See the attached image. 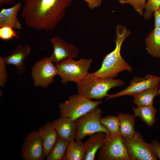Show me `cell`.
Instances as JSON below:
<instances>
[{"label":"cell","instance_id":"cell-1","mask_svg":"<svg viewBox=\"0 0 160 160\" xmlns=\"http://www.w3.org/2000/svg\"><path fill=\"white\" fill-rule=\"evenodd\" d=\"M73 0H24L21 15L26 24L37 31L55 28Z\"/></svg>","mask_w":160,"mask_h":160},{"label":"cell","instance_id":"cell-2","mask_svg":"<svg viewBox=\"0 0 160 160\" xmlns=\"http://www.w3.org/2000/svg\"><path fill=\"white\" fill-rule=\"evenodd\" d=\"M116 38L114 50L106 55L103 61L100 68L94 72L97 77L105 79H113L119 73L124 71L130 72L132 67L121 57L120 51L122 43L130 34V32L125 26L121 25L116 27Z\"/></svg>","mask_w":160,"mask_h":160},{"label":"cell","instance_id":"cell-3","mask_svg":"<svg viewBox=\"0 0 160 160\" xmlns=\"http://www.w3.org/2000/svg\"><path fill=\"white\" fill-rule=\"evenodd\" d=\"M124 83L121 79H105L91 73L77 84L76 87L78 94L90 100H100L108 95V92L111 89L121 86Z\"/></svg>","mask_w":160,"mask_h":160},{"label":"cell","instance_id":"cell-4","mask_svg":"<svg viewBox=\"0 0 160 160\" xmlns=\"http://www.w3.org/2000/svg\"><path fill=\"white\" fill-rule=\"evenodd\" d=\"M92 62V58L81 57L77 61L70 59L56 64L61 82L65 84L69 81L79 83L88 73Z\"/></svg>","mask_w":160,"mask_h":160},{"label":"cell","instance_id":"cell-5","mask_svg":"<svg viewBox=\"0 0 160 160\" xmlns=\"http://www.w3.org/2000/svg\"><path fill=\"white\" fill-rule=\"evenodd\" d=\"M102 102L92 101L78 94L71 95L67 100L58 105L60 117L75 121Z\"/></svg>","mask_w":160,"mask_h":160},{"label":"cell","instance_id":"cell-6","mask_svg":"<svg viewBox=\"0 0 160 160\" xmlns=\"http://www.w3.org/2000/svg\"><path fill=\"white\" fill-rule=\"evenodd\" d=\"M102 113L97 106L75 120L77 126L76 141H82L86 136L99 132H105L107 136L110 135L108 130L101 123Z\"/></svg>","mask_w":160,"mask_h":160},{"label":"cell","instance_id":"cell-7","mask_svg":"<svg viewBox=\"0 0 160 160\" xmlns=\"http://www.w3.org/2000/svg\"><path fill=\"white\" fill-rule=\"evenodd\" d=\"M97 157L99 160H131L119 133L106 136Z\"/></svg>","mask_w":160,"mask_h":160},{"label":"cell","instance_id":"cell-8","mask_svg":"<svg viewBox=\"0 0 160 160\" xmlns=\"http://www.w3.org/2000/svg\"><path fill=\"white\" fill-rule=\"evenodd\" d=\"M123 140L131 160H157L151 143L145 142L139 131L132 138H123Z\"/></svg>","mask_w":160,"mask_h":160},{"label":"cell","instance_id":"cell-9","mask_svg":"<svg viewBox=\"0 0 160 160\" xmlns=\"http://www.w3.org/2000/svg\"><path fill=\"white\" fill-rule=\"evenodd\" d=\"M31 69V76L35 87L47 88L55 81L54 77L58 74L55 65L48 57L36 62Z\"/></svg>","mask_w":160,"mask_h":160},{"label":"cell","instance_id":"cell-10","mask_svg":"<svg viewBox=\"0 0 160 160\" xmlns=\"http://www.w3.org/2000/svg\"><path fill=\"white\" fill-rule=\"evenodd\" d=\"M21 156L25 160H42L45 157L38 131H32L24 138Z\"/></svg>","mask_w":160,"mask_h":160},{"label":"cell","instance_id":"cell-11","mask_svg":"<svg viewBox=\"0 0 160 160\" xmlns=\"http://www.w3.org/2000/svg\"><path fill=\"white\" fill-rule=\"evenodd\" d=\"M159 85H160V77L157 76L148 74L143 78L135 77L125 89L116 94L108 95L105 99L125 95L132 96L147 89Z\"/></svg>","mask_w":160,"mask_h":160},{"label":"cell","instance_id":"cell-12","mask_svg":"<svg viewBox=\"0 0 160 160\" xmlns=\"http://www.w3.org/2000/svg\"><path fill=\"white\" fill-rule=\"evenodd\" d=\"M50 43L53 50L49 58L53 63L56 64L78 57L79 49L74 45L65 41L60 36L52 37L50 39Z\"/></svg>","mask_w":160,"mask_h":160},{"label":"cell","instance_id":"cell-13","mask_svg":"<svg viewBox=\"0 0 160 160\" xmlns=\"http://www.w3.org/2000/svg\"><path fill=\"white\" fill-rule=\"evenodd\" d=\"M51 123L58 137L69 142L75 140L77 131L76 121L60 117Z\"/></svg>","mask_w":160,"mask_h":160},{"label":"cell","instance_id":"cell-14","mask_svg":"<svg viewBox=\"0 0 160 160\" xmlns=\"http://www.w3.org/2000/svg\"><path fill=\"white\" fill-rule=\"evenodd\" d=\"M31 50V47L28 44L19 45L9 56L3 57V61L6 65L10 64L15 66L17 73L22 74L26 71L23 61L30 54Z\"/></svg>","mask_w":160,"mask_h":160},{"label":"cell","instance_id":"cell-15","mask_svg":"<svg viewBox=\"0 0 160 160\" xmlns=\"http://www.w3.org/2000/svg\"><path fill=\"white\" fill-rule=\"evenodd\" d=\"M22 4L21 2H19L11 7L1 9L0 12V27L9 26L14 29H22L21 24L17 17Z\"/></svg>","mask_w":160,"mask_h":160},{"label":"cell","instance_id":"cell-16","mask_svg":"<svg viewBox=\"0 0 160 160\" xmlns=\"http://www.w3.org/2000/svg\"><path fill=\"white\" fill-rule=\"evenodd\" d=\"M107 134L99 132L89 135L88 139L83 143L85 151L84 160H94L95 155L103 143Z\"/></svg>","mask_w":160,"mask_h":160},{"label":"cell","instance_id":"cell-17","mask_svg":"<svg viewBox=\"0 0 160 160\" xmlns=\"http://www.w3.org/2000/svg\"><path fill=\"white\" fill-rule=\"evenodd\" d=\"M38 131L42 142L44 154L47 157L56 142L58 135L50 122L39 127Z\"/></svg>","mask_w":160,"mask_h":160},{"label":"cell","instance_id":"cell-18","mask_svg":"<svg viewBox=\"0 0 160 160\" xmlns=\"http://www.w3.org/2000/svg\"><path fill=\"white\" fill-rule=\"evenodd\" d=\"M120 123L119 134L123 138H131L135 135L134 115L120 112L117 116Z\"/></svg>","mask_w":160,"mask_h":160},{"label":"cell","instance_id":"cell-19","mask_svg":"<svg viewBox=\"0 0 160 160\" xmlns=\"http://www.w3.org/2000/svg\"><path fill=\"white\" fill-rule=\"evenodd\" d=\"M146 49L154 57L160 58V28L154 27L145 39Z\"/></svg>","mask_w":160,"mask_h":160},{"label":"cell","instance_id":"cell-20","mask_svg":"<svg viewBox=\"0 0 160 160\" xmlns=\"http://www.w3.org/2000/svg\"><path fill=\"white\" fill-rule=\"evenodd\" d=\"M160 85L147 89L134 95V102L137 107L153 106L154 97L157 95Z\"/></svg>","mask_w":160,"mask_h":160},{"label":"cell","instance_id":"cell-21","mask_svg":"<svg viewBox=\"0 0 160 160\" xmlns=\"http://www.w3.org/2000/svg\"><path fill=\"white\" fill-rule=\"evenodd\" d=\"M65 156L63 159L68 160H83L84 159L85 151L82 141L70 142L66 151Z\"/></svg>","mask_w":160,"mask_h":160},{"label":"cell","instance_id":"cell-22","mask_svg":"<svg viewBox=\"0 0 160 160\" xmlns=\"http://www.w3.org/2000/svg\"><path fill=\"white\" fill-rule=\"evenodd\" d=\"M135 117H139L148 126L151 127L156 121L157 109L153 105L132 108Z\"/></svg>","mask_w":160,"mask_h":160},{"label":"cell","instance_id":"cell-23","mask_svg":"<svg viewBox=\"0 0 160 160\" xmlns=\"http://www.w3.org/2000/svg\"><path fill=\"white\" fill-rule=\"evenodd\" d=\"M69 142L58 137L48 155L47 160H60L63 159Z\"/></svg>","mask_w":160,"mask_h":160},{"label":"cell","instance_id":"cell-24","mask_svg":"<svg viewBox=\"0 0 160 160\" xmlns=\"http://www.w3.org/2000/svg\"><path fill=\"white\" fill-rule=\"evenodd\" d=\"M100 121L102 125L108 130L110 135L119 133L120 123L118 116H108L101 118Z\"/></svg>","mask_w":160,"mask_h":160},{"label":"cell","instance_id":"cell-25","mask_svg":"<svg viewBox=\"0 0 160 160\" xmlns=\"http://www.w3.org/2000/svg\"><path fill=\"white\" fill-rule=\"evenodd\" d=\"M145 9V11L143 15L144 18L145 19L152 18L154 13L160 9V0H148Z\"/></svg>","mask_w":160,"mask_h":160},{"label":"cell","instance_id":"cell-26","mask_svg":"<svg viewBox=\"0 0 160 160\" xmlns=\"http://www.w3.org/2000/svg\"><path fill=\"white\" fill-rule=\"evenodd\" d=\"M146 0H119L121 4H128L132 7L139 14L142 16L145 8Z\"/></svg>","mask_w":160,"mask_h":160},{"label":"cell","instance_id":"cell-27","mask_svg":"<svg viewBox=\"0 0 160 160\" xmlns=\"http://www.w3.org/2000/svg\"><path fill=\"white\" fill-rule=\"evenodd\" d=\"M12 28L9 26L0 27V38L4 40L12 39L14 38H19L17 33Z\"/></svg>","mask_w":160,"mask_h":160},{"label":"cell","instance_id":"cell-28","mask_svg":"<svg viewBox=\"0 0 160 160\" xmlns=\"http://www.w3.org/2000/svg\"><path fill=\"white\" fill-rule=\"evenodd\" d=\"M3 57H0V86L4 87L7 80L8 73Z\"/></svg>","mask_w":160,"mask_h":160},{"label":"cell","instance_id":"cell-29","mask_svg":"<svg viewBox=\"0 0 160 160\" xmlns=\"http://www.w3.org/2000/svg\"><path fill=\"white\" fill-rule=\"evenodd\" d=\"M86 2L88 7L91 9H94L100 6L103 0H83Z\"/></svg>","mask_w":160,"mask_h":160},{"label":"cell","instance_id":"cell-30","mask_svg":"<svg viewBox=\"0 0 160 160\" xmlns=\"http://www.w3.org/2000/svg\"><path fill=\"white\" fill-rule=\"evenodd\" d=\"M151 144L156 155L160 160V143L157 140H153Z\"/></svg>","mask_w":160,"mask_h":160},{"label":"cell","instance_id":"cell-31","mask_svg":"<svg viewBox=\"0 0 160 160\" xmlns=\"http://www.w3.org/2000/svg\"><path fill=\"white\" fill-rule=\"evenodd\" d=\"M155 19L154 27L160 28V9L153 14Z\"/></svg>","mask_w":160,"mask_h":160},{"label":"cell","instance_id":"cell-32","mask_svg":"<svg viewBox=\"0 0 160 160\" xmlns=\"http://www.w3.org/2000/svg\"><path fill=\"white\" fill-rule=\"evenodd\" d=\"M16 2V0H0V6L8 4H14Z\"/></svg>","mask_w":160,"mask_h":160},{"label":"cell","instance_id":"cell-33","mask_svg":"<svg viewBox=\"0 0 160 160\" xmlns=\"http://www.w3.org/2000/svg\"><path fill=\"white\" fill-rule=\"evenodd\" d=\"M160 95V86L158 90V93L157 94V95Z\"/></svg>","mask_w":160,"mask_h":160},{"label":"cell","instance_id":"cell-34","mask_svg":"<svg viewBox=\"0 0 160 160\" xmlns=\"http://www.w3.org/2000/svg\"><path fill=\"white\" fill-rule=\"evenodd\" d=\"M21 0L22 1H24V0Z\"/></svg>","mask_w":160,"mask_h":160}]
</instances>
